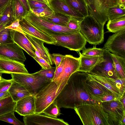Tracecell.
I'll return each instance as SVG.
<instances>
[{"label":"cell","mask_w":125,"mask_h":125,"mask_svg":"<svg viewBox=\"0 0 125 125\" xmlns=\"http://www.w3.org/2000/svg\"><path fill=\"white\" fill-rule=\"evenodd\" d=\"M87 73L76 71L73 73L54 100L60 108L74 109L75 107L87 104H99L92 98L86 82Z\"/></svg>","instance_id":"obj_1"},{"label":"cell","mask_w":125,"mask_h":125,"mask_svg":"<svg viewBox=\"0 0 125 125\" xmlns=\"http://www.w3.org/2000/svg\"><path fill=\"white\" fill-rule=\"evenodd\" d=\"M74 109L84 125H111L101 103L82 105L75 107Z\"/></svg>","instance_id":"obj_2"},{"label":"cell","mask_w":125,"mask_h":125,"mask_svg":"<svg viewBox=\"0 0 125 125\" xmlns=\"http://www.w3.org/2000/svg\"><path fill=\"white\" fill-rule=\"evenodd\" d=\"M104 26L89 14L80 21L79 31L87 42L94 45H99L104 40Z\"/></svg>","instance_id":"obj_3"},{"label":"cell","mask_w":125,"mask_h":125,"mask_svg":"<svg viewBox=\"0 0 125 125\" xmlns=\"http://www.w3.org/2000/svg\"><path fill=\"white\" fill-rule=\"evenodd\" d=\"M68 80L63 82L59 86L55 82L52 81L34 96L36 114L42 113L44 109L53 101L64 87Z\"/></svg>","instance_id":"obj_4"},{"label":"cell","mask_w":125,"mask_h":125,"mask_svg":"<svg viewBox=\"0 0 125 125\" xmlns=\"http://www.w3.org/2000/svg\"><path fill=\"white\" fill-rule=\"evenodd\" d=\"M10 74L13 81L23 86L31 95L34 96L52 81L37 72L32 74L11 73Z\"/></svg>","instance_id":"obj_5"},{"label":"cell","mask_w":125,"mask_h":125,"mask_svg":"<svg viewBox=\"0 0 125 125\" xmlns=\"http://www.w3.org/2000/svg\"><path fill=\"white\" fill-rule=\"evenodd\" d=\"M24 18L33 26L45 34L66 35L79 31L52 23L36 16L31 10L28 12Z\"/></svg>","instance_id":"obj_6"},{"label":"cell","mask_w":125,"mask_h":125,"mask_svg":"<svg viewBox=\"0 0 125 125\" xmlns=\"http://www.w3.org/2000/svg\"><path fill=\"white\" fill-rule=\"evenodd\" d=\"M45 34L51 37L54 41L53 45L65 47L78 52L85 48L86 41L80 31L66 35L49 33Z\"/></svg>","instance_id":"obj_7"},{"label":"cell","mask_w":125,"mask_h":125,"mask_svg":"<svg viewBox=\"0 0 125 125\" xmlns=\"http://www.w3.org/2000/svg\"><path fill=\"white\" fill-rule=\"evenodd\" d=\"M110 53L104 49L103 55L104 61L95 65L88 73L112 79L119 78Z\"/></svg>","instance_id":"obj_8"},{"label":"cell","mask_w":125,"mask_h":125,"mask_svg":"<svg viewBox=\"0 0 125 125\" xmlns=\"http://www.w3.org/2000/svg\"><path fill=\"white\" fill-rule=\"evenodd\" d=\"M101 104L107 114L111 125H119L125 115V109L119 100L104 102Z\"/></svg>","instance_id":"obj_9"},{"label":"cell","mask_w":125,"mask_h":125,"mask_svg":"<svg viewBox=\"0 0 125 125\" xmlns=\"http://www.w3.org/2000/svg\"><path fill=\"white\" fill-rule=\"evenodd\" d=\"M103 48L125 58V30L109 36Z\"/></svg>","instance_id":"obj_10"},{"label":"cell","mask_w":125,"mask_h":125,"mask_svg":"<svg viewBox=\"0 0 125 125\" xmlns=\"http://www.w3.org/2000/svg\"><path fill=\"white\" fill-rule=\"evenodd\" d=\"M80 62V57H76L71 55H66L62 71L58 77L53 81L58 86L63 82L68 80L70 76L78 71Z\"/></svg>","instance_id":"obj_11"},{"label":"cell","mask_w":125,"mask_h":125,"mask_svg":"<svg viewBox=\"0 0 125 125\" xmlns=\"http://www.w3.org/2000/svg\"><path fill=\"white\" fill-rule=\"evenodd\" d=\"M25 125H69L63 120L52 117L47 115L35 114L24 116Z\"/></svg>","instance_id":"obj_12"},{"label":"cell","mask_w":125,"mask_h":125,"mask_svg":"<svg viewBox=\"0 0 125 125\" xmlns=\"http://www.w3.org/2000/svg\"><path fill=\"white\" fill-rule=\"evenodd\" d=\"M0 57L14 60L23 63L26 60L22 49L14 42L0 45Z\"/></svg>","instance_id":"obj_13"},{"label":"cell","mask_w":125,"mask_h":125,"mask_svg":"<svg viewBox=\"0 0 125 125\" xmlns=\"http://www.w3.org/2000/svg\"><path fill=\"white\" fill-rule=\"evenodd\" d=\"M29 73L23 63L14 60L0 57V73Z\"/></svg>","instance_id":"obj_14"},{"label":"cell","mask_w":125,"mask_h":125,"mask_svg":"<svg viewBox=\"0 0 125 125\" xmlns=\"http://www.w3.org/2000/svg\"><path fill=\"white\" fill-rule=\"evenodd\" d=\"M19 23L26 35L35 38L48 44H54V41L51 37L36 28L25 18L19 21Z\"/></svg>","instance_id":"obj_15"},{"label":"cell","mask_w":125,"mask_h":125,"mask_svg":"<svg viewBox=\"0 0 125 125\" xmlns=\"http://www.w3.org/2000/svg\"><path fill=\"white\" fill-rule=\"evenodd\" d=\"M50 8L54 12L71 16L81 21L84 17L68 5L64 0H48Z\"/></svg>","instance_id":"obj_16"},{"label":"cell","mask_w":125,"mask_h":125,"mask_svg":"<svg viewBox=\"0 0 125 125\" xmlns=\"http://www.w3.org/2000/svg\"><path fill=\"white\" fill-rule=\"evenodd\" d=\"M34 96L30 95L16 102L14 111L23 116L35 113Z\"/></svg>","instance_id":"obj_17"},{"label":"cell","mask_w":125,"mask_h":125,"mask_svg":"<svg viewBox=\"0 0 125 125\" xmlns=\"http://www.w3.org/2000/svg\"><path fill=\"white\" fill-rule=\"evenodd\" d=\"M12 34L14 43L33 58L36 56V50L25 34L13 30L12 31Z\"/></svg>","instance_id":"obj_18"},{"label":"cell","mask_w":125,"mask_h":125,"mask_svg":"<svg viewBox=\"0 0 125 125\" xmlns=\"http://www.w3.org/2000/svg\"><path fill=\"white\" fill-rule=\"evenodd\" d=\"M80 62L78 71L89 73L96 65L104 60V56H84L79 52Z\"/></svg>","instance_id":"obj_19"},{"label":"cell","mask_w":125,"mask_h":125,"mask_svg":"<svg viewBox=\"0 0 125 125\" xmlns=\"http://www.w3.org/2000/svg\"><path fill=\"white\" fill-rule=\"evenodd\" d=\"M93 9L91 14L97 21L104 25L108 20L107 9L104 5L102 0H93Z\"/></svg>","instance_id":"obj_20"},{"label":"cell","mask_w":125,"mask_h":125,"mask_svg":"<svg viewBox=\"0 0 125 125\" xmlns=\"http://www.w3.org/2000/svg\"><path fill=\"white\" fill-rule=\"evenodd\" d=\"M88 73V78L98 82L110 91L117 98L119 99L122 97L119 91L114 84L109 78L99 76Z\"/></svg>","instance_id":"obj_21"},{"label":"cell","mask_w":125,"mask_h":125,"mask_svg":"<svg viewBox=\"0 0 125 125\" xmlns=\"http://www.w3.org/2000/svg\"><path fill=\"white\" fill-rule=\"evenodd\" d=\"M26 36L33 45L35 50L39 53L41 57L51 65H52L53 63L50 54L48 49L44 46V42L28 35H26Z\"/></svg>","instance_id":"obj_22"},{"label":"cell","mask_w":125,"mask_h":125,"mask_svg":"<svg viewBox=\"0 0 125 125\" xmlns=\"http://www.w3.org/2000/svg\"><path fill=\"white\" fill-rule=\"evenodd\" d=\"M8 91L13 101L15 102L25 97L31 95L24 87L14 81Z\"/></svg>","instance_id":"obj_23"},{"label":"cell","mask_w":125,"mask_h":125,"mask_svg":"<svg viewBox=\"0 0 125 125\" xmlns=\"http://www.w3.org/2000/svg\"><path fill=\"white\" fill-rule=\"evenodd\" d=\"M87 75L88 74L86 80V83L92 93L94 95L99 96L106 94H113L100 83L89 79Z\"/></svg>","instance_id":"obj_24"},{"label":"cell","mask_w":125,"mask_h":125,"mask_svg":"<svg viewBox=\"0 0 125 125\" xmlns=\"http://www.w3.org/2000/svg\"><path fill=\"white\" fill-rule=\"evenodd\" d=\"M108 32L115 33L125 30V15L109 20L106 25Z\"/></svg>","instance_id":"obj_25"},{"label":"cell","mask_w":125,"mask_h":125,"mask_svg":"<svg viewBox=\"0 0 125 125\" xmlns=\"http://www.w3.org/2000/svg\"><path fill=\"white\" fill-rule=\"evenodd\" d=\"M73 9L81 14L84 17L89 15L88 5L84 0H64Z\"/></svg>","instance_id":"obj_26"},{"label":"cell","mask_w":125,"mask_h":125,"mask_svg":"<svg viewBox=\"0 0 125 125\" xmlns=\"http://www.w3.org/2000/svg\"><path fill=\"white\" fill-rule=\"evenodd\" d=\"M70 16L59 12H54L51 15L42 18L54 24L66 27Z\"/></svg>","instance_id":"obj_27"},{"label":"cell","mask_w":125,"mask_h":125,"mask_svg":"<svg viewBox=\"0 0 125 125\" xmlns=\"http://www.w3.org/2000/svg\"><path fill=\"white\" fill-rule=\"evenodd\" d=\"M110 53L119 78H125V58Z\"/></svg>","instance_id":"obj_28"},{"label":"cell","mask_w":125,"mask_h":125,"mask_svg":"<svg viewBox=\"0 0 125 125\" xmlns=\"http://www.w3.org/2000/svg\"><path fill=\"white\" fill-rule=\"evenodd\" d=\"M15 20L11 1L0 15V25L3 24L5 25L6 27H7L10 25Z\"/></svg>","instance_id":"obj_29"},{"label":"cell","mask_w":125,"mask_h":125,"mask_svg":"<svg viewBox=\"0 0 125 125\" xmlns=\"http://www.w3.org/2000/svg\"><path fill=\"white\" fill-rule=\"evenodd\" d=\"M13 11L15 20H20L25 17L27 12L18 0H11Z\"/></svg>","instance_id":"obj_30"},{"label":"cell","mask_w":125,"mask_h":125,"mask_svg":"<svg viewBox=\"0 0 125 125\" xmlns=\"http://www.w3.org/2000/svg\"><path fill=\"white\" fill-rule=\"evenodd\" d=\"M108 20L114 19L125 15V7L117 5L108 8L107 10Z\"/></svg>","instance_id":"obj_31"},{"label":"cell","mask_w":125,"mask_h":125,"mask_svg":"<svg viewBox=\"0 0 125 125\" xmlns=\"http://www.w3.org/2000/svg\"><path fill=\"white\" fill-rule=\"evenodd\" d=\"M42 113L47 116L55 118H57V116L61 114L60 108L55 100L44 109Z\"/></svg>","instance_id":"obj_32"},{"label":"cell","mask_w":125,"mask_h":125,"mask_svg":"<svg viewBox=\"0 0 125 125\" xmlns=\"http://www.w3.org/2000/svg\"><path fill=\"white\" fill-rule=\"evenodd\" d=\"M14 111H12L0 116V120L4 121L14 125H25L15 116Z\"/></svg>","instance_id":"obj_33"},{"label":"cell","mask_w":125,"mask_h":125,"mask_svg":"<svg viewBox=\"0 0 125 125\" xmlns=\"http://www.w3.org/2000/svg\"><path fill=\"white\" fill-rule=\"evenodd\" d=\"M104 49L97 48L96 45L92 48H85L82 50L81 55L84 56H100L104 55Z\"/></svg>","instance_id":"obj_34"},{"label":"cell","mask_w":125,"mask_h":125,"mask_svg":"<svg viewBox=\"0 0 125 125\" xmlns=\"http://www.w3.org/2000/svg\"><path fill=\"white\" fill-rule=\"evenodd\" d=\"M12 30L5 28L0 32V45L14 43L12 34Z\"/></svg>","instance_id":"obj_35"},{"label":"cell","mask_w":125,"mask_h":125,"mask_svg":"<svg viewBox=\"0 0 125 125\" xmlns=\"http://www.w3.org/2000/svg\"><path fill=\"white\" fill-rule=\"evenodd\" d=\"M30 10L36 16L41 17L51 15L54 12L49 7L34 9Z\"/></svg>","instance_id":"obj_36"},{"label":"cell","mask_w":125,"mask_h":125,"mask_svg":"<svg viewBox=\"0 0 125 125\" xmlns=\"http://www.w3.org/2000/svg\"><path fill=\"white\" fill-rule=\"evenodd\" d=\"M91 95L92 99L100 103L118 99L112 94H106L99 96L94 95L91 93Z\"/></svg>","instance_id":"obj_37"},{"label":"cell","mask_w":125,"mask_h":125,"mask_svg":"<svg viewBox=\"0 0 125 125\" xmlns=\"http://www.w3.org/2000/svg\"><path fill=\"white\" fill-rule=\"evenodd\" d=\"M114 84L119 91L122 96L125 94V78H118L114 79L109 78Z\"/></svg>","instance_id":"obj_38"},{"label":"cell","mask_w":125,"mask_h":125,"mask_svg":"<svg viewBox=\"0 0 125 125\" xmlns=\"http://www.w3.org/2000/svg\"><path fill=\"white\" fill-rule=\"evenodd\" d=\"M56 67H52L49 69H42L37 73L45 78L52 81L54 77Z\"/></svg>","instance_id":"obj_39"},{"label":"cell","mask_w":125,"mask_h":125,"mask_svg":"<svg viewBox=\"0 0 125 125\" xmlns=\"http://www.w3.org/2000/svg\"><path fill=\"white\" fill-rule=\"evenodd\" d=\"M80 21L76 18L70 16L66 27L71 29L80 31L79 25Z\"/></svg>","instance_id":"obj_40"},{"label":"cell","mask_w":125,"mask_h":125,"mask_svg":"<svg viewBox=\"0 0 125 125\" xmlns=\"http://www.w3.org/2000/svg\"><path fill=\"white\" fill-rule=\"evenodd\" d=\"M30 10L34 9L46 8L49 6L45 3L32 0H27Z\"/></svg>","instance_id":"obj_41"},{"label":"cell","mask_w":125,"mask_h":125,"mask_svg":"<svg viewBox=\"0 0 125 125\" xmlns=\"http://www.w3.org/2000/svg\"><path fill=\"white\" fill-rule=\"evenodd\" d=\"M11 79H4L0 83V93L8 90L11 84L13 82Z\"/></svg>","instance_id":"obj_42"},{"label":"cell","mask_w":125,"mask_h":125,"mask_svg":"<svg viewBox=\"0 0 125 125\" xmlns=\"http://www.w3.org/2000/svg\"><path fill=\"white\" fill-rule=\"evenodd\" d=\"M50 56L52 63L55 64L56 67L59 65L62 59L65 56L60 54L54 53L50 54Z\"/></svg>","instance_id":"obj_43"},{"label":"cell","mask_w":125,"mask_h":125,"mask_svg":"<svg viewBox=\"0 0 125 125\" xmlns=\"http://www.w3.org/2000/svg\"><path fill=\"white\" fill-rule=\"evenodd\" d=\"M19 21L18 20H15L10 25L6 27L5 28L10 29L25 34L23 31L20 24Z\"/></svg>","instance_id":"obj_44"},{"label":"cell","mask_w":125,"mask_h":125,"mask_svg":"<svg viewBox=\"0 0 125 125\" xmlns=\"http://www.w3.org/2000/svg\"><path fill=\"white\" fill-rule=\"evenodd\" d=\"M16 102H13L11 103L0 108V116L9 112L14 111Z\"/></svg>","instance_id":"obj_45"},{"label":"cell","mask_w":125,"mask_h":125,"mask_svg":"<svg viewBox=\"0 0 125 125\" xmlns=\"http://www.w3.org/2000/svg\"><path fill=\"white\" fill-rule=\"evenodd\" d=\"M41 66L42 69H45L51 68L52 66L45 60L37 56L33 58Z\"/></svg>","instance_id":"obj_46"},{"label":"cell","mask_w":125,"mask_h":125,"mask_svg":"<svg viewBox=\"0 0 125 125\" xmlns=\"http://www.w3.org/2000/svg\"><path fill=\"white\" fill-rule=\"evenodd\" d=\"M65 56L62 59L59 65L56 67L54 75L52 81H53L56 79L62 72L64 65Z\"/></svg>","instance_id":"obj_47"},{"label":"cell","mask_w":125,"mask_h":125,"mask_svg":"<svg viewBox=\"0 0 125 125\" xmlns=\"http://www.w3.org/2000/svg\"><path fill=\"white\" fill-rule=\"evenodd\" d=\"M103 4L107 9L118 4V0H102Z\"/></svg>","instance_id":"obj_48"},{"label":"cell","mask_w":125,"mask_h":125,"mask_svg":"<svg viewBox=\"0 0 125 125\" xmlns=\"http://www.w3.org/2000/svg\"><path fill=\"white\" fill-rule=\"evenodd\" d=\"M13 100L10 95L0 100V108L13 102Z\"/></svg>","instance_id":"obj_49"},{"label":"cell","mask_w":125,"mask_h":125,"mask_svg":"<svg viewBox=\"0 0 125 125\" xmlns=\"http://www.w3.org/2000/svg\"><path fill=\"white\" fill-rule=\"evenodd\" d=\"M11 1V0H0V15Z\"/></svg>","instance_id":"obj_50"},{"label":"cell","mask_w":125,"mask_h":125,"mask_svg":"<svg viewBox=\"0 0 125 125\" xmlns=\"http://www.w3.org/2000/svg\"><path fill=\"white\" fill-rule=\"evenodd\" d=\"M86 3L89 9V14H91L93 9V0H84Z\"/></svg>","instance_id":"obj_51"},{"label":"cell","mask_w":125,"mask_h":125,"mask_svg":"<svg viewBox=\"0 0 125 125\" xmlns=\"http://www.w3.org/2000/svg\"><path fill=\"white\" fill-rule=\"evenodd\" d=\"M23 5L26 10L28 12L30 10V7L27 0H18Z\"/></svg>","instance_id":"obj_52"},{"label":"cell","mask_w":125,"mask_h":125,"mask_svg":"<svg viewBox=\"0 0 125 125\" xmlns=\"http://www.w3.org/2000/svg\"><path fill=\"white\" fill-rule=\"evenodd\" d=\"M8 90L0 93V100L10 96Z\"/></svg>","instance_id":"obj_53"},{"label":"cell","mask_w":125,"mask_h":125,"mask_svg":"<svg viewBox=\"0 0 125 125\" xmlns=\"http://www.w3.org/2000/svg\"><path fill=\"white\" fill-rule=\"evenodd\" d=\"M119 99L122 103L123 107L125 109V94Z\"/></svg>","instance_id":"obj_54"},{"label":"cell","mask_w":125,"mask_h":125,"mask_svg":"<svg viewBox=\"0 0 125 125\" xmlns=\"http://www.w3.org/2000/svg\"><path fill=\"white\" fill-rule=\"evenodd\" d=\"M118 4L120 6L125 7V0H118Z\"/></svg>","instance_id":"obj_55"},{"label":"cell","mask_w":125,"mask_h":125,"mask_svg":"<svg viewBox=\"0 0 125 125\" xmlns=\"http://www.w3.org/2000/svg\"><path fill=\"white\" fill-rule=\"evenodd\" d=\"M125 125V115L122 118L119 124V125Z\"/></svg>","instance_id":"obj_56"},{"label":"cell","mask_w":125,"mask_h":125,"mask_svg":"<svg viewBox=\"0 0 125 125\" xmlns=\"http://www.w3.org/2000/svg\"><path fill=\"white\" fill-rule=\"evenodd\" d=\"M42 2L47 4L50 7L48 0H32Z\"/></svg>","instance_id":"obj_57"},{"label":"cell","mask_w":125,"mask_h":125,"mask_svg":"<svg viewBox=\"0 0 125 125\" xmlns=\"http://www.w3.org/2000/svg\"><path fill=\"white\" fill-rule=\"evenodd\" d=\"M6 26L4 24H1L0 25V32L3 30L5 28Z\"/></svg>","instance_id":"obj_58"},{"label":"cell","mask_w":125,"mask_h":125,"mask_svg":"<svg viewBox=\"0 0 125 125\" xmlns=\"http://www.w3.org/2000/svg\"><path fill=\"white\" fill-rule=\"evenodd\" d=\"M4 79L2 77L1 74L0 73V83Z\"/></svg>","instance_id":"obj_59"}]
</instances>
